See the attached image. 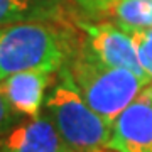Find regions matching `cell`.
Returning a JSON list of instances; mask_svg holds the SVG:
<instances>
[{
	"instance_id": "obj_1",
	"label": "cell",
	"mask_w": 152,
	"mask_h": 152,
	"mask_svg": "<svg viewBox=\"0 0 152 152\" xmlns=\"http://www.w3.org/2000/svg\"><path fill=\"white\" fill-rule=\"evenodd\" d=\"M68 68L76 86L107 124L113 120L134 102L151 80L132 73L125 68H115L102 63L85 46L76 54H69Z\"/></svg>"
},
{
	"instance_id": "obj_2",
	"label": "cell",
	"mask_w": 152,
	"mask_h": 152,
	"mask_svg": "<svg viewBox=\"0 0 152 152\" xmlns=\"http://www.w3.org/2000/svg\"><path fill=\"white\" fill-rule=\"evenodd\" d=\"M44 107L59 135L73 152L108 149L112 125L86 103L68 64L58 71V80L49 90Z\"/></svg>"
},
{
	"instance_id": "obj_3",
	"label": "cell",
	"mask_w": 152,
	"mask_h": 152,
	"mask_svg": "<svg viewBox=\"0 0 152 152\" xmlns=\"http://www.w3.org/2000/svg\"><path fill=\"white\" fill-rule=\"evenodd\" d=\"M68 58L64 36L46 22L26 20L0 27V80L29 69L58 73Z\"/></svg>"
},
{
	"instance_id": "obj_4",
	"label": "cell",
	"mask_w": 152,
	"mask_h": 152,
	"mask_svg": "<svg viewBox=\"0 0 152 152\" xmlns=\"http://www.w3.org/2000/svg\"><path fill=\"white\" fill-rule=\"evenodd\" d=\"M78 27L86 36L85 48L96 56L98 59L108 66L115 68H125L132 73L151 80L152 78L145 73L139 53H137L135 42L132 39L130 32H127L120 26H115L112 22H78Z\"/></svg>"
},
{
	"instance_id": "obj_5",
	"label": "cell",
	"mask_w": 152,
	"mask_h": 152,
	"mask_svg": "<svg viewBox=\"0 0 152 152\" xmlns=\"http://www.w3.org/2000/svg\"><path fill=\"white\" fill-rule=\"evenodd\" d=\"M108 149L113 152H152V81L113 120Z\"/></svg>"
},
{
	"instance_id": "obj_6",
	"label": "cell",
	"mask_w": 152,
	"mask_h": 152,
	"mask_svg": "<svg viewBox=\"0 0 152 152\" xmlns=\"http://www.w3.org/2000/svg\"><path fill=\"white\" fill-rule=\"evenodd\" d=\"M0 152H73L48 113L10 127L0 135Z\"/></svg>"
},
{
	"instance_id": "obj_7",
	"label": "cell",
	"mask_w": 152,
	"mask_h": 152,
	"mask_svg": "<svg viewBox=\"0 0 152 152\" xmlns=\"http://www.w3.org/2000/svg\"><path fill=\"white\" fill-rule=\"evenodd\" d=\"M53 75L54 73L49 71L29 69L19 71L0 80V88L14 113L27 118L41 115L48 96L46 91L53 81Z\"/></svg>"
},
{
	"instance_id": "obj_8",
	"label": "cell",
	"mask_w": 152,
	"mask_h": 152,
	"mask_svg": "<svg viewBox=\"0 0 152 152\" xmlns=\"http://www.w3.org/2000/svg\"><path fill=\"white\" fill-rule=\"evenodd\" d=\"M107 4L117 26L124 31L152 29V0H112Z\"/></svg>"
},
{
	"instance_id": "obj_9",
	"label": "cell",
	"mask_w": 152,
	"mask_h": 152,
	"mask_svg": "<svg viewBox=\"0 0 152 152\" xmlns=\"http://www.w3.org/2000/svg\"><path fill=\"white\" fill-rule=\"evenodd\" d=\"M56 9L49 0H0V27L26 20H41Z\"/></svg>"
},
{
	"instance_id": "obj_10",
	"label": "cell",
	"mask_w": 152,
	"mask_h": 152,
	"mask_svg": "<svg viewBox=\"0 0 152 152\" xmlns=\"http://www.w3.org/2000/svg\"><path fill=\"white\" fill-rule=\"evenodd\" d=\"M134 42H135L139 59L145 73L152 78V29H142V31H134L130 32Z\"/></svg>"
},
{
	"instance_id": "obj_11",
	"label": "cell",
	"mask_w": 152,
	"mask_h": 152,
	"mask_svg": "<svg viewBox=\"0 0 152 152\" xmlns=\"http://www.w3.org/2000/svg\"><path fill=\"white\" fill-rule=\"evenodd\" d=\"M15 117L17 115L14 113V110L10 108V105L7 102L5 95H4L2 88H0V135H2L4 132H7L12 125H14Z\"/></svg>"
},
{
	"instance_id": "obj_12",
	"label": "cell",
	"mask_w": 152,
	"mask_h": 152,
	"mask_svg": "<svg viewBox=\"0 0 152 152\" xmlns=\"http://www.w3.org/2000/svg\"><path fill=\"white\" fill-rule=\"evenodd\" d=\"M93 152H108V149H100V151H93ZM113 152V151H112Z\"/></svg>"
},
{
	"instance_id": "obj_13",
	"label": "cell",
	"mask_w": 152,
	"mask_h": 152,
	"mask_svg": "<svg viewBox=\"0 0 152 152\" xmlns=\"http://www.w3.org/2000/svg\"><path fill=\"white\" fill-rule=\"evenodd\" d=\"M49 2H56V4H58V2H61V0H49Z\"/></svg>"
},
{
	"instance_id": "obj_14",
	"label": "cell",
	"mask_w": 152,
	"mask_h": 152,
	"mask_svg": "<svg viewBox=\"0 0 152 152\" xmlns=\"http://www.w3.org/2000/svg\"><path fill=\"white\" fill-rule=\"evenodd\" d=\"M100 2H112V0H100Z\"/></svg>"
}]
</instances>
